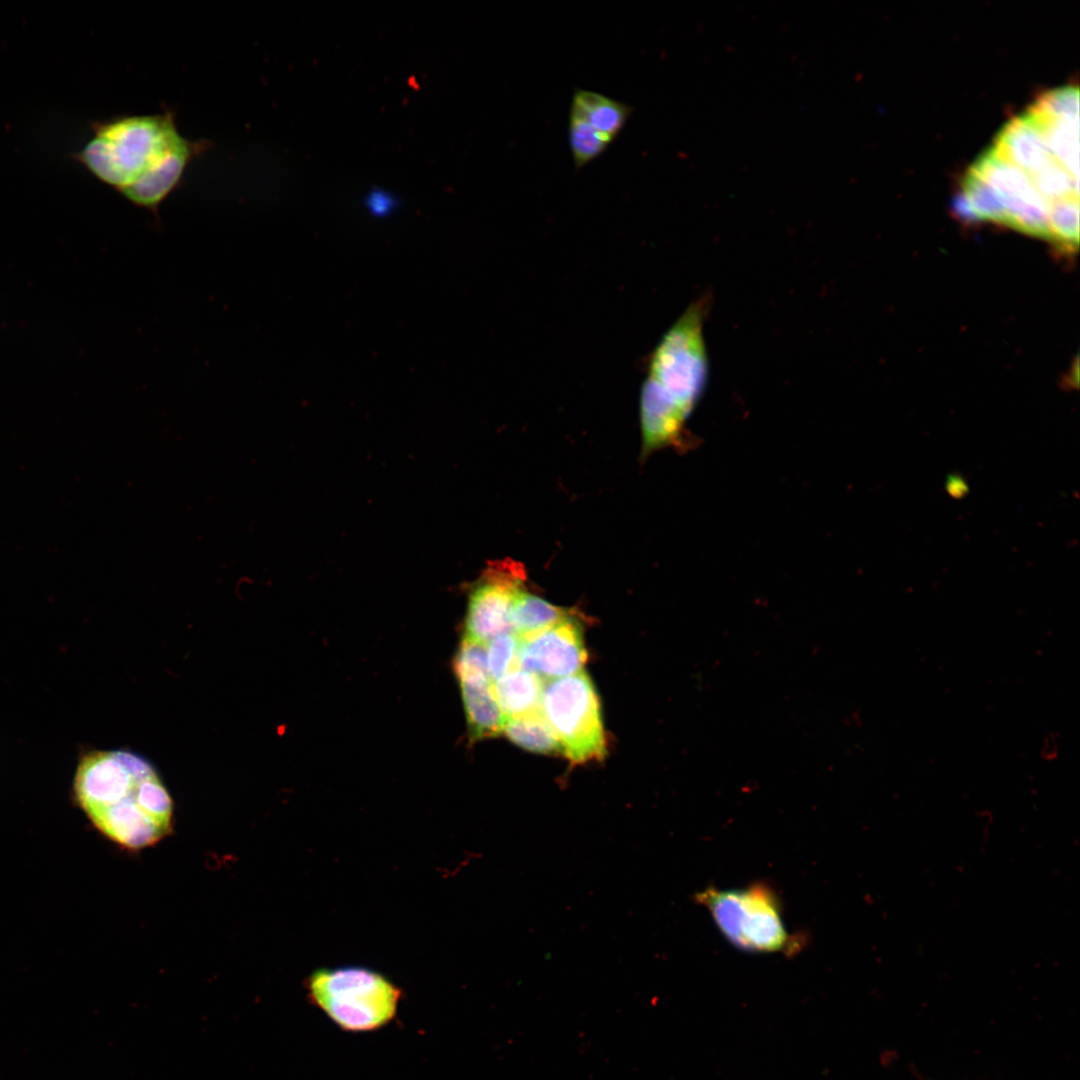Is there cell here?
Wrapping results in <instances>:
<instances>
[{
    "label": "cell",
    "mask_w": 1080,
    "mask_h": 1080,
    "mask_svg": "<svg viewBox=\"0 0 1080 1080\" xmlns=\"http://www.w3.org/2000/svg\"><path fill=\"white\" fill-rule=\"evenodd\" d=\"M518 646L519 637L513 632L499 634L489 641L487 663L492 682L517 667Z\"/></svg>",
    "instance_id": "cell-18"
},
{
    "label": "cell",
    "mask_w": 1080,
    "mask_h": 1080,
    "mask_svg": "<svg viewBox=\"0 0 1080 1080\" xmlns=\"http://www.w3.org/2000/svg\"><path fill=\"white\" fill-rule=\"evenodd\" d=\"M525 576L524 568L514 560L489 566L471 591L464 636L486 644L499 634L513 632L512 608L524 589Z\"/></svg>",
    "instance_id": "cell-8"
},
{
    "label": "cell",
    "mask_w": 1080,
    "mask_h": 1080,
    "mask_svg": "<svg viewBox=\"0 0 1080 1080\" xmlns=\"http://www.w3.org/2000/svg\"><path fill=\"white\" fill-rule=\"evenodd\" d=\"M208 146L184 137L171 111L126 115L97 124L80 160L130 202L157 212Z\"/></svg>",
    "instance_id": "cell-2"
},
{
    "label": "cell",
    "mask_w": 1080,
    "mask_h": 1080,
    "mask_svg": "<svg viewBox=\"0 0 1080 1080\" xmlns=\"http://www.w3.org/2000/svg\"><path fill=\"white\" fill-rule=\"evenodd\" d=\"M541 712L571 762L580 764L604 757L606 741L600 703L586 673L544 681Z\"/></svg>",
    "instance_id": "cell-7"
},
{
    "label": "cell",
    "mask_w": 1080,
    "mask_h": 1080,
    "mask_svg": "<svg viewBox=\"0 0 1080 1080\" xmlns=\"http://www.w3.org/2000/svg\"><path fill=\"white\" fill-rule=\"evenodd\" d=\"M543 680L520 667L493 683L494 693L505 718L533 713L541 709Z\"/></svg>",
    "instance_id": "cell-13"
},
{
    "label": "cell",
    "mask_w": 1080,
    "mask_h": 1080,
    "mask_svg": "<svg viewBox=\"0 0 1080 1080\" xmlns=\"http://www.w3.org/2000/svg\"><path fill=\"white\" fill-rule=\"evenodd\" d=\"M569 611L523 589L515 599L511 624L518 637L534 634L569 618Z\"/></svg>",
    "instance_id": "cell-14"
},
{
    "label": "cell",
    "mask_w": 1080,
    "mask_h": 1080,
    "mask_svg": "<svg viewBox=\"0 0 1080 1080\" xmlns=\"http://www.w3.org/2000/svg\"><path fill=\"white\" fill-rule=\"evenodd\" d=\"M309 999L339 1028L368 1032L392 1021L401 989L382 974L363 967L322 968L306 981Z\"/></svg>",
    "instance_id": "cell-4"
},
{
    "label": "cell",
    "mask_w": 1080,
    "mask_h": 1080,
    "mask_svg": "<svg viewBox=\"0 0 1080 1080\" xmlns=\"http://www.w3.org/2000/svg\"><path fill=\"white\" fill-rule=\"evenodd\" d=\"M570 110L584 118L610 144L624 128L633 107L601 93L576 88Z\"/></svg>",
    "instance_id": "cell-11"
},
{
    "label": "cell",
    "mask_w": 1080,
    "mask_h": 1080,
    "mask_svg": "<svg viewBox=\"0 0 1080 1080\" xmlns=\"http://www.w3.org/2000/svg\"><path fill=\"white\" fill-rule=\"evenodd\" d=\"M74 793L95 827L124 848L149 847L170 831L172 799L153 767L131 752L86 754Z\"/></svg>",
    "instance_id": "cell-3"
},
{
    "label": "cell",
    "mask_w": 1080,
    "mask_h": 1080,
    "mask_svg": "<svg viewBox=\"0 0 1080 1080\" xmlns=\"http://www.w3.org/2000/svg\"><path fill=\"white\" fill-rule=\"evenodd\" d=\"M688 417L644 381L640 395L641 456L668 447L686 449L695 441L686 430Z\"/></svg>",
    "instance_id": "cell-10"
},
{
    "label": "cell",
    "mask_w": 1080,
    "mask_h": 1080,
    "mask_svg": "<svg viewBox=\"0 0 1080 1080\" xmlns=\"http://www.w3.org/2000/svg\"><path fill=\"white\" fill-rule=\"evenodd\" d=\"M721 934L736 948L750 953L792 952L796 945L773 889L763 883L744 888L709 887L695 896Z\"/></svg>",
    "instance_id": "cell-6"
},
{
    "label": "cell",
    "mask_w": 1080,
    "mask_h": 1080,
    "mask_svg": "<svg viewBox=\"0 0 1080 1080\" xmlns=\"http://www.w3.org/2000/svg\"><path fill=\"white\" fill-rule=\"evenodd\" d=\"M363 204L369 216L384 219L396 212L399 207V200L388 190L374 188L366 193Z\"/></svg>",
    "instance_id": "cell-19"
},
{
    "label": "cell",
    "mask_w": 1080,
    "mask_h": 1080,
    "mask_svg": "<svg viewBox=\"0 0 1080 1080\" xmlns=\"http://www.w3.org/2000/svg\"><path fill=\"white\" fill-rule=\"evenodd\" d=\"M459 684L470 737L481 740L503 732L505 717L497 702L493 683Z\"/></svg>",
    "instance_id": "cell-12"
},
{
    "label": "cell",
    "mask_w": 1080,
    "mask_h": 1080,
    "mask_svg": "<svg viewBox=\"0 0 1080 1080\" xmlns=\"http://www.w3.org/2000/svg\"><path fill=\"white\" fill-rule=\"evenodd\" d=\"M586 659L582 628L573 616L519 637L517 666L543 681L581 672Z\"/></svg>",
    "instance_id": "cell-9"
},
{
    "label": "cell",
    "mask_w": 1080,
    "mask_h": 1080,
    "mask_svg": "<svg viewBox=\"0 0 1080 1080\" xmlns=\"http://www.w3.org/2000/svg\"><path fill=\"white\" fill-rule=\"evenodd\" d=\"M454 670L459 683L492 682L486 644L464 636L455 657Z\"/></svg>",
    "instance_id": "cell-17"
},
{
    "label": "cell",
    "mask_w": 1080,
    "mask_h": 1080,
    "mask_svg": "<svg viewBox=\"0 0 1080 1080\" xmlns=\"http://www.w3.org/2000/svg\"><path fill=\"white\" fill-rule=\"evenodd\" d=\"M1041 756L1046 760H1053L1057 758L1059 747L1057 737L1052 734L1047 735L1041 747Z\"/></svg>",
    "instance_id": "cell-20"
},
{
    "label": "cell",
    "mask_w": 1080,
    "mask_h": 1080,
    "mask_svg": "<svg viewBox=\"0 0 1080 1080\" xmlns=\"http://www.w3.org/2000/svg\"><path fill=\"white\" fill-rule=\"evenodd\" d=\"M1078 152V88L1046 91L1010 119L970 165L958 209L1072 251L1078 245Z\"/></svg>",
    "instance_id": "cell-1"
},
{
    "label": "cell",
    "mask_w": 1080,
    "mask_h": 1080,
    "mask_svg": "<svg viewBox=\"0 0 1080 1080\" xmlns=\"http://www.w3.org/2000/svg\"><path fill=\"white\" fill-rule=\"evenodd\" d=\"M503 732L518 746L536 753L562 752L560 743L541 709L530 714L505 718Z\"/></svg>",
    "instance_id": "cell-15"
},
{
    "label": "cell",
    "mask_w": 1080,
    "mask_h": 1080,
    "mask_svg": "<svg viewBox=\"0 0 1080 1080\" xmlns=\"http://www.w3.org/2000/svg\"><path fill=\"white\" fill-rule=\"evenodd\" d=\"M569 146L575 168L578 170L599 157L610 145L580 115L569 110Z\"/></svg>",
    "instance_id": "cell-16"
},
{
    "label": "cell",
    "mask_w": 1080,
    "mask_h": 1080,
    "mask_svg": "<svg viewBox=\"0 0 1080 1080\" xmlns=\"http://www.w3.org/2000/svg\"><path fill=\"white\" fill-rule=\"evenodd\" d=\"M708 304L706 296L695 300L666 331L649 358L645 379L688 418L708 379L703 334Z\"/></svg>",
    "instance_id": "cell-5"
},
{
    "label": "cell",
    "mask_w": 1080,
    "mask_h": 1080,
    "mask_svg": "<svg viewBox=\"0 0 1080 1080\" xmlns=\"http://www.w3.org/2000/svg\"><path fill=\"white\" fill-rule=\"evenodd\" d=\"M946 490L952 497L960 498L967 492V484L959 476L952 475L946 482Z\"/></svg>",
    "instance_id": "cell-21"
}]
</instances>
